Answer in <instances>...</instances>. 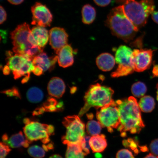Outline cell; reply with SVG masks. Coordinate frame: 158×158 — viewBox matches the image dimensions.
Wrapping results in <instances>:
<instances>
[{
  "mask_svg": "<svg viewBox=\"0 0 158 158\" xmlns=\"http://www.w3.org/2000/svg\"><path fill=\"white\" fill-rule=\"evenodd\" d=\"M153 76L157 77H158V65H156L154 66L153 70Z\"/></svg>",
  "mask_w": 158,
  "mask_h": 158,
  "instance_id": "ab89813d",
  "label": "cell"
},
{
  "mask_svg": "<svg viewBox=\"0 0 158 158\" xmlns=\"http://www.w3.org/2000/svg\"><path fill=\"white\" fill-rule=\"evenodd\" d=\"M6 55L7 65L12 72L15 79L23 77L30 78L31 73L35 69L32 60L25 55L18 54L13 55L10 51H8Z\"/></svg>",
  "mask_w": 158,
  "mask_h": 158,
  "instance_id": "ba28073f",
  "label": "cell"
},
{
  "mask_svg": "<svg viewBox=\"0 0 158 158\" xmlns=\"http://www.w3.org/2000/svg\"><path fill=\"white\" fill-rule=\"evenodd\" d=\"M43 148L45 151H48L49 150L52 149L54 148V146L52 143L48 144L47 145H43Z\"/></svg>",
  "mask_w": 158,
  "mask_h": 158,
  "instance_id": "74e56055",
  "label": "cell"
},
{
  "mask_svg": "<svg viewBox=\"0 0 158 158\" xmlns=\"http://www.w3.org/2000/svg\"><path fill=\"white\" fill-rule=\"evenodd\" d=\"M59 66L66 68L72 66L74 62L73 49L71 45L67 44L61 48L58 54Z\"/></svg>",
  "mask_w": 158,
  "mask_h": 158,
  "instance_id": "9a60e30c",
  "label": "cell"
},
{
  "mask_svg": "<svg viewBox=\"0 0 158 158\" xmlns=\"http://www.w3.org/2000/svg\"><path fill=\"white\" fill-rule=\"evenodd\" d=\"M1 149V156L0 158H5L6 156L11 151L9 146L4 142H1L0 143Z\"/></svg>",
  "mask_w": 158,
  "mask_h": 158,
  "instance_id": "4dcf8cb0",
  "label": "cell"
},
{
  "mask_svg": "<svg viewBox=\"0 0 158 158\" xmlns=\"http://www.w3.org/2000/svg\"><path fill=\"white\" fill-rule=\"evenodd\" d=\"M31 10L32 15L31 24L45 27L50 26L53 16L46 6L37 2L31 7Z\"/></svg>",
  "mask_w": 158,
  "mask_h": 158,
  "instance_id": "8fae6325",
  "label": "cell"
},
{
  "mask_svg": "<svg viewBox=\"0 0 158 158\" xmlns=\"http://www.w3.org/2000/svg\"><path fill=\"white\" fill-rule=\"evenodd\" d=\"M0 13H1V19H0V23L1 24H2L3 23L5 22L7 19V13L6 12L3 7L1 6L0 7Z\"/></svg>",
  "mask_w": 158,
  "mask_h": 158,
  "instance_id": "e575fe53",
  "label": "cell"
},
{
  "mask_svg": "<svg viewBox=\"0 0 158 158\" xmlns=\"http://www.w3.org/2000/svg\"><path fill=\"white\" fill-rule=\"evenodd\" d=\"M13 50L15 54L25 55L32 59L43 52L35 44L31 34V30L27 23L19 25L11 33Z\"/></svg>",
  "mask_w": 158,
  "mask_h": 158,
  "instance_id": "3957f363",
  "label": "cell"
},
{
  "mask_svg": "<svg viewBox=\"0 0 158 158\" xmlns=\"http://www.w3.org/2000/svg\"><path fill=\"white\" fill-rule=\"evenodd\" d=\"M58 59V56L49 57L43 51L33 58L32 62L35 66L38 67L44 72L52 70Z\"/></svg>",
  "mask_w": 158,
  "mask_h": 158,
  "instance_id": "5bb4252c",
  "label": "cell"
},
{
  "mask_svg": "<svg viewBox=\"0 0 158 158\" xmlns=\"http://www.w3.org/2000/svg\"><path fill=\"white\" fill-rule=\"evenodd\" d=\"M81 13L82 21L84 24H90L94 22L96 19V10L90 5H85L82 8Z\"/></svg>",
  "mask_w": 158,
  "mask_h": 158,
  "instance_id": "44dd1931",
  "label": "cell"
},
{
  "mask_svg": "<svg viewBox=\"0 0 158 158\" xmlns=\"http://www.w3.org/2000/svg\"><path fill=\"white\" fill-rule=\"evenodd\" d=\"M2 93L5 94L8 96L16 97L17 98H21V95L18 89L16 87H13L10 89L3 91L1 92Z\"/></svg>",
  "mask_w": 158,
  "mask_h": 158,
  "instance_id": "1f68e13d",
  "label": "cell"
},
{
  "mask_svg": "<svg viewBox=\"0 0 158 158\" xmlns=\"http://www.w3.org/2000/svg\"><path fill=\"white\" fill-rule=\"evenodd\" d=\"M68 37L66 31L62 27H53L49 31V44L56 54L61 48L68 44Z\"/></svg>",
  "mask_w": 158,
  "mask_h": 158,
  "instance_id": "4fadbf2b",
  "label": "cell"
},
{
  "mask_svg": "<svg viewBox=\"0 0 158 158\" xmlns=\"http://www.w3.org/2000/svg\"><path fill=\"white\" fill-rule=\"evenodd\" d=\"M116 158H135L133 154L129 150L122 149L118 152Z\"/></svg>",
  "mask_w": 158,
  "mask_h": 158,
  "instance_id": "f546056e",
  "label": "cell"
},
{
  "mask_svg": "<svg viewBox=\"0 0 158 158\" xmlns=\"http://www.w3.org/2000/svg\"><path fill=\"white\" fill-rule=\"evenodd\" d=\"M3 72V74L5 75H8L10 73V70L9 66L7 65L4 67Z\"/></svg>",
  "mask_w": 158,
  "mask_h": 158,
  "instance_id": "f35d334b",
  "label": "cell"
},
{
  "mask_svg": "<svg viewBox=\"0 0 158 158\" xmlns=\"http://www.w3.org/2000/svg\"><path fill=\"white\" fill-rule=\"evenodd\" d=\"M102 127L99 122L90 120L86 124V131L89 135L92 136L98 135L101 131Z\"/></svg>",
  "mask_w": 158,
  "mask_h": 158,
  "instance_id": "484cf974",
  "label": "cell"
},
{
  "mask_svg": "<svg viewBox=\"0 0 158 158\" xmlns=\"http://www.w3.org/2000/svg\"><path fill=\"white\" fill-rule=\"evenodd\" d=\"M5 143L10 147L15 148L22 147L27 148L31 143L25 138L22 132L20 131L18 133L14 134L9 138L8 139Z\"/></svg>",
  "mask_w": 158,
  "mask_h": 158,
  "instance_id": "d6986e66",
  "label": "cell"
},
{
  "mask_svg": "<svg viewBox=\"0 0 158 158\" xmlns=\"http://www.w3.org/2000/svg\"><path fill=\"white\" fill-rule=\"evenodd\" d=\"M90 138L89 136H85L83 138L80 143L81 147L85 156L88 155L90 153V147L89 140Z\"/></svg>",
  "mask_w": 158,
  "mask_h": 158,
  "instance_id": "f1b7e54d",
  "label": "cell"
},
{
  "mask_svg": "<svg viewBox=\"0 0 158 158\" xmlns=\"http://www.w3.org/2000/svg\"><path fill=\"white\" fill-rule=\"evenodd\" d=\"M96 118L102 127L107 128L109 132H113L114 128H118L120 123L117 105L100 108L97 112Z\"/></svg>",
  "mask_w": 158,
  "mask_h": 158,
  "instance_id": "30bf717a",
  "label": "cell"
},
{
  "mask_svg": "<svg viewBox=\"0 0 158 158\" xmlns=\"http://www.w3.org/2000/svg\"><path fill=\"white\" fill-rule=\"evenodd\" d=\"M96 5L100 7H106L110 3L111 0H94Z\"/></svg>",
  "mask_w": 158,
  "mask_h": 158,
  "instance_id": "836d02e7",
  "label": "cell"
},
{
  "mask_svg": "<svg viewBox=\"0 0 158 158\" xmlns=\"http://www.w3.org/2000/svg\"><path fill=\"white\" fill-rule=\"evenodd\" d=\"M66 90L64 81L58 77H54L49 81L47 90L49 95L57 98L62 97Z\"/></svg>",
  "mask_w": 158,
  "mask_h": 158,
  "instance_id": "2e32d148",
  "label": "cell"
},
{
  "mask_svg": "<svg viewBox=\"0 0 158 158\" xmlns=\"http://www.w3.org/2000/svg\"><path fill=\"white\" fill-rule=\"evenodd\" d=\"M67 146L66 158H84L85 155L80 144H69Z\"/></svg>",
  "mask_w": 158,
  "mask_h": 158,
  "instance_id": "7402d4cb",
  "label": "cell"
},
{
  "mask_svg": "<svg viewBox=\"0 0 158 158\" xmlns=\"http://www.w3.org/2000/svg\"><path fill=\"white\" fill-rule=\"evenodd\" d=\"M153 52L151 49H134L132 62L134 71L141 72L149 69L152 62Z\"/></svg>",
  "mask_w": 158,
  "mask_h": 158,
  "instance_id": "7c38bea8",
  "label": "cell"
},
{
  "mask_svg": "<svg viewBox=\"0 0 158 158\" xmlns=\"http://www.w3.org/2000/svg\"><path fill=\"white\" fill-rule=\"evenodd\" d=\"M23 122L25 124L23 130L25 137L31 143L39 140L44 144L50 142L49 136L54 134V126L31 121L27 118H25Z\"/></svg>",
  "mask_w": 158,
  "mask_h": 158,
  "instance_id": "52a82bcc",
  "label": "cell"
},
{
  "mask_svg": "<svg viewBox=\"0 0 158 158\" xmlns=\"http://www.w3.org/2000/svg\"><path fill=\"white\" fill-rule=\"evenodd\" d=\"M31 34L35 44L43 50L48 41V31L45 27L35 26L31 29Z\"/></svg>",
  "mask_w": 158,
  "mask_h": 158,
  "instance_id": "e0dca14e",
  "label": "cell"
},
{
  "mask_svg": "<svg viewBox=\"0 0 158 158\" xmlns=\"http://www.w3.org/2000/svg\"><path fill=\"white\" fill-rule=\"evenodd\" d=\"M116 103L120 114V123L118 130L122 137H125L127 132L139 133L145 125L136 98L130 96L125 99L118 100Z\"/></svg>",
  "mask_w": 158,
  "mask_h": 158,
  "instance_id": "6da1fadb",
  "label": "cell"
},
{
  "mask_svg": "<svg viewBox=\"0 0 158 158\" xmlns=\"http://www.w3.org/2000/svg\"><path fill=\"white\" fill-rule=\"evenodd\" d=\"M114 94V90L109 87L98 83L90 86L85 94V104L81 109L78 116H82L92 107L98 109L116 105L112 99Z\"/></svg>",
  "mask_w": 158,
  "mask_h": 158,
  "instance_id": "277c9868",
  "label": "cell"
},
{
  "mask_svg": "<svg viewBox=\"0 0 158 158\" xmlns=\"http://www.w3.org/2000/svg\"><path fill=\"white\" fill-rule=\"evenodd\" d=\"M45 112H56L62 111L64 109L63 102H58L55 99L49 98L43 105Z\"/></svg>",
  "mask_w": 158,
  "mask_h": 158,
  "instance_id": "cb8c5ba5",
  "label": "cell"
},
{
  "mask_svg": "<svg viewBox=\"0 0 158 158\" xmlns=\"http://www.w3.org/2000/svg\"><path fill=\"white\" fill-rule=\"evenodd\" d=\"M139 107L142 111L145 112H151L155 108V100L151 96H146L142 97L139 103Z\"/></svg>",
  "mask_w": 158,
  "mask_h": 158,
  "instance_id": "d4e9b609",
  "label": "cell"
},
{
  "mask_svg": "<svg viewBox=\"0 0 158 158\" xmlns=\"http://www.w3.org/2000/svg\"><path fill=\"white\" fill-rule=\"evenodd\" d=\"M151 15L153 21L158 24V11H154Z\"/></svg>",
  "mask_w": 158,
  "mask_h": 158,
  "instance_id": "d590c367",
  "label": "cell"
},
{
  "mask_svg": "<svg viewBox=\"0 0 158 158\" xmlns=\"http://www.w3.org/2000/svg\"><path fill=\"white\" fill-rule=\"evenodd\" d=\"M91 149L94 152L100 153L103 152L107 147V142L103 134L93 136L89 140Z\"/></svg>",
  "mask_w": 158,
  "mask_h": 158,
  "instance_id": "ffe728a7",
  "label": "cell"
},
{
  "mask_svg": "<svg viewBox=\"0 0 158 158\" xmlns=\"http://www.w3.org/2000/svg\"><path fill=\"white\" fill-rule=\"evenodd\" d=\"M156 88H157V100L158 102V84L157 85Z\"/></svg>",
  "mask_w": 158,
  "mask_h": 158,
  "instance_id": "7bdbcfd3",
  "label": "cell"
},
{
  "mask_svg": "<svg viewBox=\"0 0 158 158\" xmlns=\"http://www.w3.org/2000/svg\"><path fill=\"white\" fill-rule=\"evenodd\" d=\"M147 91V87L143 83L138 82L131 87V92L134 96L137 98L143 97Z\"/></svg>",
  "mask_w": 158,
  "mask_h": 158,
  "instance_id": "4316f807",
  "label": "cell"
},
{
  "mask_svg": "<svg viewBox=\"0 0 158 158\" xmlns=\"http://www.w3.org/2000/svg\"><path fill=\"white\" fill-rule=\"evenodd\" d=\"M144 158H158V157L153 154L150 153Z\"/></svg>",
  "mask_w": 158,
  "mask_h": 158,
  "instance_id": "60d3db41",
  "label": "cell"
},
{
  "mask_svg": "<svg viewBox=\"0 0 158 158\" xmlns=\"http://www.w3.org/2000/svg\"><path fill=\"white\" fill-rule=\"evenodd\" d=\"M133 51L126 45H121L117 49L115 54V61L118 68L111 74L112 77L118 78L128 76L134 71L132 62Z\"/></svg>",
  "mask_w": 158,
  "mask_h": 158,
  "instance_id": "9c48e42d",
  "label": "cell"
},
{
  "mask_svg": "<svg viewBox=\"0 0 158 158\" xmlns=\"http://www.w3.org/2000/svg\"><path fill=\"white\" fill-rule=\"evenodd\" d=\"M115 62L114 57L108 53H102L99 55L96 60L98 68L104 72L111 70L115 65Z\"/></svg>",
  "mask_w": 158,
  "mask_h": 158,
  "instance_id": "ac0fdd59",
  "label": "cell"
},
{
  "mask_svg": "<svg viewBox=\"0 0 158 158\" xmlns=\"http://www.w3.org/2000/svg\"><path fill=\"white\" fill-rule=\"evenodd\" d=\"M9 3L14 5H19L22 3L24 0H7Z\"/></svg>",
  "mask_w": 158,
  "mask_h": 158,
  "instance_id": "8d00e7d4",
  "label": "cell"
},
{
  "mask_svg": "<svg viewBox=\"0 0 158 158\" xmlns=\"http://www.w3.org/2000/svg\"><path fill=\"white\" fill-rule=\"evenodd\" d=\"M27 98L29 101L31 103H38L43 100L44 94L40 89L33 87L27 90Z\"/></svg>",
  "mask_w": 158,
  "mask_h": 158,
  "instance_id": "603a6c76",
  "label": "cell"
},
{
  "mask_svg": "<svg viewBox=\"0 0 158 158\" xmlns=\"http://www.w3.org/2000/svg\"><path fill=\"white\" fill-rule=\"evenodd\" d=\"M27 152L31 156L35 158H42L45 156V151L39 146L34 145L30 147Z\"/></svg>",
  "mask_w": 158,
  "mask_h": 158,
  "instance_id": "83f0119b",
  "label": "cell"
},
{
  "mask_svg": "<svg viewBox=\"0 0 158 158\" xmlns=\"http://www.w3.org/2000/svg\"><path fill=\"white\" fill-rule=\"evenodd\" d=\"M105 23L112 34L126 43L133 40L139 30L128 18L122 6L116 7L111 10Z\"/></svg>",
  "mask_w": 158,
  "mask_h": 158,
  "instance_id": "7a4b0ae2",
  "label": "cell"
},
{
  "mask_svg": "<svg viewBox=\"0 0 158 158\" xmlns=\"http://www.w3.org/2000/svg\"><path fill=\"white\" fill-rule=\"evenodd\" d=\"M49 158H63V157L60 155L55 154V155H53L51 156Z\"/></svg>",
  "mask_w": 158,
  "mask_h": 158,
  "instance_id": "b9f144b4",
  "label": "cell"
},
{
  "mask_svg": "<svg viewBox=\"0 0 158 158\" xmlns=\"http://www.w3.org/2000/svg\"><path fill=\"white\" fill-rule=\"evenodd\" d=\"M150 149L153 155L158 156V138L151 142L150 145Z\"/></svg>",
  "mask_w": 158,
  "mask_h": 158,
  "instance_id": "d6a6232c",
  "label": "cell"
},
{
  "mask_svg": "<svg viewBox=\"0 0 158 158\" xmlns=\"http://www.w3.org/2000/svg\"><path fill=\"white\" fill-rule=\"evenodd\" d=\"M66 128V133L62 136V141L65 145L80 144L85 137V125L77 115L67 116L62 121Z\"/></svg>",
  "mask_w": 158,
  "mask_h": 158,
  "instance_id": "8992f818",
  "label": "cell"
},
{
  "mask_svg": "<svg viewBox=\"0 0 158 158\" xmlns=\"http://www.w3.org/2000/svg\"><path fill=\"white\" fill-rule=\"evenodd\" d=\"M122 6L128 18L138 29L147 23L155 8L153 0H126Z\"/></svg>",
  "mask_w": 158,
  "mask_h": 158,
  "instance_id": "5b68a950",
  "label": "cell"
}]
</instances>
